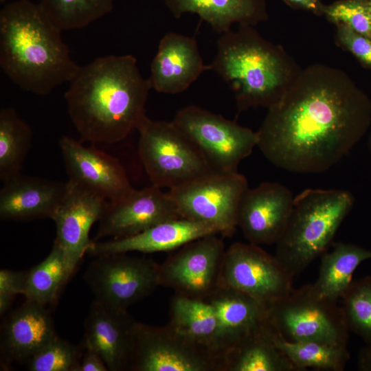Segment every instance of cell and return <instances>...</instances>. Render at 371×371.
Instances as JSON below:
<instances>
[{"label":"cell","mask_w":371,"mask_h":371,"mask_svg":"<svg viewBox=\"0 0 371 371\" xmlns=\"http://www.w3.org/2000/svg\"><path fill=\"white\" fill-rule=\"evenodd\" d=\"M322 14L333 23H343L371 39V20L366 0H341L324 5Z\"/></svg>","instance_id":"obj_34"},{"label":"cell","mask_w":371,"mask_h":371,"mask_svg":"<svg viewBox=\"0 0 371 371\" xmlns=\"http://www.w3.org/2000/svg\"><path fill=\"white\" fill-rule=\"evenodd\" d=\"M269 323L290 341L347 346L349 330L341 306L320 297L312 284L293 290L269 306Z\"/></svg>","instance_id":"obj_7"},{"label":"cell","mask_w":371,"mask_h":371,"mask_svg":"<svg viewBox=\"0 0 371 371\" xmlns=\"http://www.w3.org/2000/svg\"><path fill=\"white\" fill-rule=\"evenodd\" d=\"M268 333L273 344L288 357L298 371L309 368L328 371H342L350 359L347 346L313 341H287L277 334L270 325Z\"/></svg>","instance_id":"obj_28"},{"label":"cell","mask_w":371,"mask_h":371,"mask_svg":"<svg viewBox=\"0 0 371 371\" xmlns=\"http://www.w3.org/2000/svg\"><path fill=\"white\" fill-rule=\"evenodd\" d=\"M248 188L246 177L238 172L212 170L168 193L181 218L210 225L218 234L231 237L238 227L240 202Z\"/></svg>","instance_id":"obj_8"},{"label":"cell","mask_w":371,"mask_h":371,"mask_svg":"<svg viewBox=\"0 0 371 371\" xmlns=\"http://www.w3.org/2000/svg\"><path fill=\"white\" fill-rule=\"evenodd\" d=\"M179 218L175 203L161 188L152 184L141 190L133 188L122 197L108 201L93 240L130 237Z\"/></svg>","instance_id":"obj_14"},{"label":"cell","mask_w":371,"mask_h":371,"mask_svg":"<svg viewBox=\"0 0 371 371\" xmlns=\"http://www.w3.org/2000/svg\"><path fill=\"white\" fill-rule=\"evenodd\" d=\"M357 363L359 370L371 371V344H366L361 348L358 355Z\"/></svg>","instance_id":"obj_39"},{"label":"cell","mask_w":371,"mask_h":371,"mask_svg":"<svg viewBox=\"0 0 371 371\" xmlns=\"http://www.w3.org/2000/svg\"><path fill=\"white\" fill-rule=\"evenodd\" d=\"M291 5L310 10L316 14H322V5L319 0H286Z\"/></svg>","instance_id":"obj_38"},{"label":"cell","mask_w":371,"mask_h":371,"mask_svg":"<svg viewBox=\"0 0 371 371\" xmlns=\"http://www.w3.org/2000/svg\"><path fill=\"white\" fill-rule=\"evenodd\" d=\"M58 145L69 180L108 201L118 199L133 188L117 158L67 135L60 137Z\"/></svg>","instance_id":"obj_16"},{"label":"cell","mask_w":371,"mask_h":371,"mask_svg":"<svg viewBox=\"0 0 371 371\" xmlns=\"http://www.w3.org/2000/svg\"><path fill=\"white\" fill-rule=\"evenodd\" d=\"M293 199L291 191L279 183L264 182L248 188L240 202L238 227L249 243H276L286 225Z\"/></svg>","instance_id":"obj_17"},{"label":"cell","mask_w":371,"mask_h":371,"mask_svg":"<svg viewBox=\"0 0 371 371\" xmlns=\"http://www.w3.org/2000/svg\"><path fill=\"white\" fill-rule=\"evenodd\" d=\"M109 369L101 358L94 351L85 348L82 354L78 371H108Z\"/></svg>","instance_id":"obj_37"},{"label":"cell","mask_w":371,"mask_h":371,"mask_svg":"<svg viewBox=\"0 0 371 371\" xmlns=\"http://www.w3.org/2000/svg\"><path fill=\"white\" fill-rule=\"evenodd\" d=\"M215 309L218 329L213 353L221 357L269 324V306L232 288L218 286L205 299Z\"/></svg>","instance_id":"obj_18"},{"label":"cell","mask_w":371,"mask_h":371,"mask_svg":"<svg viewBox=\"0 0 371 371\" xmlns=\"http://www.w3.org/2000/svg\"><path fill=\"white\" fill-rule=\"evenodd\" d=\"M341 299V307L349 332L371 344V277L353 281Z\"/></svg>","instance_id":"obj_32"},{"label":"cell","mask_w":371,"mask_h":371,"mask_svg":"<svg viewBox=\"0 0 371 371\" xmlns=\"http://www.w3.org/2000/svg\"><path fill=\"white\" fill-rule=\"evenodd\" d=\"M177 19L190 13L209 24L221 34L239 25H256L266 21V0H163Z\"/></svg>","instance_id":"obj_24"},{"label":"cell","mask_w":371,"mask_h":371,"mask_svg":"<svg viewBox=\"0 0 371 371\" xmlns=\"http://www.w3.org/2000/svg\"><path fill=\"white\" fill-rule=\"evenodd\" d=\"M368 259L370 250L351 243H333L331 251L322 256L313 289L320 297L337 302L350 286L357 267Z\"/></svg>","instance_id":"obj_26"},{"label":"cell","mask_w":371,"mask_h":371,"mask_svg":"<svg viewBox=\"0 0 371 371\" xmlns=\"http://www.w3.org/2000/svg\"><path fill=\"white\" fill-rule=\"evenodd\" d=\"M293 277L275 256L252 243H235L225 251L218 286L271 305L293 290Z\"/></svg>","instance_id":"obj_11"},{"label":"cell","mask_w":371,"mask_h":371,"mask_svg":"<svg viewBox=\"0 0 371 371\" xmlns=\"http://www.w3.org/2000/svg\"><path fill=\"white\" fill-rule=\"evenodd\" d=\"M211 234H218L210 225L183 218L160 223L136 235L105 241L92 240L87 253L103 254L139 251H166Z\"/></svg>","instance_id":"obj_23"},{"label":"cell","mask_w":371,"mask_h":371,"mask_svg":"<svg viewBox=\"0 0 371 371\" xmlns=\"http://www.w3.org/2000/svg\"><path fill=\"white\" fill-rule=\"evenodd\" d=\"M62 249L54 241L52 249L40 263L27 271L24 293L27 300L44 306L54 304L70 278Z\"/></svg>","instance_id":"obj_30"},{"label":"cell","mask_w":371,"mask_h":371,"mask_svg":"<svg viewBox=\"0 0 371 371\" xmlns=\"http://www.w3.org/2000/svg\"><path fill=\"white\" fill-rule=\"evenodd\" d=\"M366 1H367L368 9V12H369V14H370V17L371 20V0H366Z\"/></svg>","instance_id":"obj_41"},{"label":"cell","mask_w":371,"mask_h":371,"mask_svg":"<svg viewBox=\"0 0 371 371\" xmlns=\"http://www.w3.org/2000/svg\"><path fill=\"white\" fill-rule=\"evenodd\" d=\"M66 186L67 182L20 173L4 182L0 190V217L9 221L52 219Z\"/></svg>","instance_id":"obj_22"},{"label":"cell","mask_w":371,"mask_h":371,"mask_svg":"<svg viewBox=\"0 0 371 371\" xmlns=\"http://www.w3.org/2000/svg\"><path fill=\"white\" fill-rule=\"evenodd\" d=\"M27 271H16L3 269L0 271V314L3 315L10 307L14 297L24 295L27 283Z\"/></svg>","instance_id":"obj_36"},{"label":"cell","mask_w":371,"mask_h":371,"mask_svg":"<svg viewBox=\"0 0 371 371\" xmlns=\"http://www.w3.org/2000/svg\"><path fill=\"white\" fill-rule=\"evenodd\" d=\"M115 0H41L51 21L62 31L84 27L109 13Z\"/></svg>","instance_id":"obj_31"},{"label":"cell","mask_w":371,"mask_h":371,"mask_svg":"<svg viewBox=\"0 0 371 371\" xmlns=\"http://www.w3.org/2000/svg\"><path fill=\"white\" fill-rule=\"evenodd\" d=\"M371 100L343 70L313 64L268 109L257 146L274 166L295 173L328 170L363 137Z\"/></svg>","instance_id":"obj_1"},{"label":"cell","mask_w":371,"mask_h":371,"mask_svg":"<svg viewBox=\"0 0 371 371\" xmlns=\"http://www.w3.org/2000/svg\"><path fill=\"white\" fill-rule=\"evenodd\" d=\"M352 194L335 189H306L294 197L274 255L293 278L330 246L351 210Z\"/></svg>","instance_id":"obj_5"},{"label":"cell","mask_w":371,"mask_h":371,"mask_svg":"<svg viewBox=\"0 0 371 371\" xmlns=\"http://www.w3.org/2000/svg\"><path fill=\"white\" fill-rule=\"evenodd\" d=\"M209 67L231 88L239 111L276 105L302 70L281 46L247 25L220 34Z\"/></svg>","instance_id":"obj_4"},{"label":"cell","mask_w":371,"mask_h":371,"mask_svg":"<svg viewBox=\"0 0 371 371\" xmlns=\"http://www.w3.org/2000/svg\"><path fill=\"white\" fill-rule=\"evenodd\" d=\"M82 352L58 335L27 362L31 371H78Z\"/></svg>","instance_id":"obj_33"},{"label":"cell","mask_w":371,"mask_h":371,"mask_svg":"<svg viewBox=\"0 0 371 371\" xmlns=\"http://www.w3.org/2000/svg\"><path fill=\"white\" fill-rule=\"evenodd\" d=\"M172 122L197 147L212 170L238 172L257 146V132L196 105L180 109Z\"/></svg>","instance_id":"obj_9"},{"label":"cell","mask_w":371,"mask_h":371,"mask_svg":"<svg viewBox=\"0 0 371 371\" xmlns=\"http://www.w3.org/2000/svg\"><path fill=\"white\" fill-rule=\"evenodd\" d=\"M108 200L76 182L68 179L65 194L52 220L56 227L54 242L62 249L70 277L92 240L89 232L98 221Z\"/></svg>","instance_id":"obj_15"},{"label":"cell","mask_w":371,"mask_h":371,"mask_svg":"<svg viewBox=\"0 0 371 371\" xmlns=\"http://www.w3.org/2000/svg\"><path fill=\"white\" fill-rule=\"evenodd\" d=\"M57 335L46 306L26 300L1 324V357L9 363H27Z\"/></svg>","instance_id":"obj_21"},{"label":"cell","mask_w":371,"mask_h":371,"mask_svg":"<svg viewBox=\"0 0 371 371\" xmlns=\"http://www.w3.org/2000/svg\"><path fill=\"white\" fill-rule=\"evenodd\" d=\"M368 148L371 155V132L369 135L368 140Z\"/></svg>","instance_id":"obj_40"},{"label":"cell","mask_w":371,"mask_h":371,"mask_svg":"<svg viewBox=\"0 0 371 371\" xmlns=\"http://www.w3.org/2000/svg\"><path fill=\"white\" fill-rule=\"evenodd\" d=\"M130 370L221 371L209 351L181 337L168 325L136 323Z\"/></svg>","instance_id":"obj_12"},{"label":"cell","mask_w":371,"mask_h":371,"mask_svg":"<svg viewBox=\"0 0 371 371\" xmlns=\"http://www.w3.org/2000/svg\"><path fill=\"white\" fill-rule=\"evenodd\" d=\"M208 70L196 40L171 32L160 40L147 80L150 89L159 93L177 94L186 91Z\"/></svg>","instance_id":"obj_20"},{"label":"cell","mask_w":371,"mask_h":371,"mask_svg":"<svg viewBox=\"0 0 371 371\" xmlns=\"http://www.w3.org/2000/svg\"><path fill=\"white\" fill-rule=\"evenodd\" d=\"M6 0H0L1 3H4Z\"/></svg>","instance_id":"obj_42"},{"label":"cell","mask_w":371,"mask_h":371,"mask_svg":"<svg viewBox=\"0 0 371 371\" xmlns=\"http://www.w3.org/2000/svg\"><path fill=\"white\" fill-rule=\"evenodd\" d=\"M218 234H208L184 245L159 265L161 286L188 297H208L218 286L225 251Z\"/></svg>","instance_id":"obj_13"},{"label":"cell","mask_w":371,"mask_h":371,"mask_svg":"<svg viewBox=\"0 0 371 371\" xmlns=\"http://www.w3.org/2000/svg\"><path fill=\"white\" fill-rule=\"evenodd\" d=\"M269 324L225 353L221 371H298L271 341Z\"/></svg>","instance_id":"obj_27"},{"label":"cell","mask_w":371,"mask_h":371,"mask_svg":"<svg viewBox=\"0 0 371 371\" xmlns=\"http://www.w3.org/2000/svg\"><path fill=\"white\" fill-rule=\"evenodd\" d=\"M170 318L167 325L172 330L214 356L218 319L210 302L175 294L170 303Z\"/></svg>","instance_id":"obj_25"},{"label":"cell","mask_w":371,"mask_h":371,"mask_svg":"<svg viewBox=\"0 0 371 371\" xmlns=\"http://www.w3.org/2000/svg\"><path fill=\"white\" fill-rule=\"evenodd\" d=\"M337 40L365 67L371 69V39L343 23L335 24Z\"/></svg>","instance_id":"obj_35"},{"label":"cell","mask_w":371,"mask_h":371,"mask_svg":"<svg viewBox=\"0 0 371 371\" xmlns=\"http://www.w3.org/2000/svg\"><path fill=\"white\" fill-rule=\"evenodd\" d=\"M126 254L97 256L84 274L95 301L122 311H127L161 286L159 264Z\"/></svg>","instance_id":"obj_10"},{"label":"cell","mask_w":371,"mask_h":371,"mask_svg":"<svg viewBox=\"0 0 371 371\" xmlns=\"http://www.w3.org/2000/svg\"><path fill=\"white\" fill-rule=\"evenodd\" d=\"M69 83L67 112L82 141L120 142L146 115L150 87L131 54L100 57L80 66Z\"/></svg>","instance_id":"obj_2"},{"label":"cell","mask_w":371,"mask_h":371,"mask_svg":"<svg viewBox=\"0 0 371 371\" xmlns=\"http://www.w3.org/2000/svg\"><path fill=\"white\" fill-rule=\"evenodd\" d=\"M32 142V131L14 108L0 111V179L20 174Z\"/></svg>","instance_id":"obj_29"},{"label":"cell","mask_w":371,"mask_h":371,"mask_svg":"<svg viewBox=\"0 0 371 371\" xmlns=\"http://www.w3.org/2000/svg\"><path fill=\"white\" fill-rule=\"evenodd\" d=\"M136 130L139 159L152 185L170 190L212 171L201 151L172 121L146 115Z\"/></svg>","instance_id":"obj_6"},{"label":"cell","mask_w":371,"mask_h":371,"mask_svg":"<svg viewBox=\"0 0 371 371\" xmlns=\"http://www.w3.org/2000/svg\"><path fill=\"white\" fill-rule=\"evenodd\" d=\"M136 323L127 311L94 301L85 320L83 347L98 354L110 371L129 370Z\"/></svg>","instance_id":"obj_19"},{"label":"cell","mask_w":371,"mask_h":371,"mask_svg":"<svg viewBox=\"0 0 371 371\" xmlns=\"http://www.w3.org/2000/svg\"><path fill=\"white\" fill-rule=\"evenodd\" d=\"M60 30L40 3L17 0L0 11V66L25 91L49 94L70 82L80 66L72 59Z\"/></svg>","instance_id":"obj_3"}]
</instances>
